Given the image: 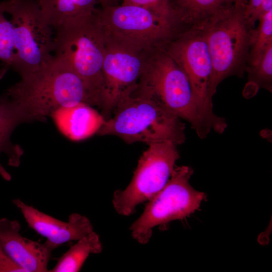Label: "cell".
Masks as SVG:
<instances>
[{"label":"cell","mask_w":272,"mask_h":272,"mask_svg":"<svg viewBox=\"0 0 272 272\" xmlns=\"http://www.w3.org/2000/svg\"><path fill=\"white\" fill-rule=\"evenodd\" d=\"M6 96L22 121L43 120L58 109L84 103L93 105L81 78L53 55L35 71L9 88Z\"/></svg>","instance_id":"obj_1"},{"label":"cell","mask_w":272,"mask_h":272,"mask_svg":"<svg viewBox=\"0 0 272 272\" xmlns=\"http://www.w3.org/2000/svg\"><path fill=\"white\" fill-rule=\"evenodd\" d=\"M111 116L97 131L100 135L117 136L127 144L185 141V125L147 91L139 87L123 97Z\"/></svg>","instance_id":"obj_2"},{"label":"cell","mask_w":272,"mask_h":272,"mask_svg":"<svg viewBox=\"0 0 272 272\" xmlns=\"http://www.w3.org/2000/svg\"><path fill=\"white\" fill-rule=\"evenodd\" d=\"M95 13L72 20L55 29L53 55L81 78L93 105L100 108L104 90L102 67L106 42Z\"/></svg>","instance_id":"obj_3"},{"label":"cell","mask_w":272,"mask_h":272,"mask_svg":"<svg viewBox=\"0 0 272 272\" xmlns=\"http://www.w3.org/2000/svg\"><path fill=\"white\" fill-rule=\"evenodd\" d=\"M95 18L106 42L148 53L174 38L180 24L147 9L122 3L97 9Z\"/></svg>","instance_id":"obj_4"},{"label":"cell","mask_w":272,"mask_h":272,"mask_svg":"<svg viewBox=\"0 0 272 272\" xmlns=\"http://www.w3.org/2000/svg\"><path fill=\"white\" fill-rule=\"evenodd\" d=\"M138 86L158 100L168 110L188 121L200 139L214 125L200 112L188 78L164 47L148 57Z\"/></svg>","instance_id":"obj_5"},{"label":"cell","mask_w":272,"mask_h":272,"mask_svg":"<svg viewBox=\"0 0 272 272\" xmlns=\"http://www.w3.org/2000/svg\"><path fill=\"white\" fill-rule=\"evenodd\" d=\"M212 61L209 93L212 99L225 78L242 77L247 66L251 30L243 9L231 5L201 23Z\"/></svg>","instance_id":"obj_6"},{"label":"cell","mask_w":272,"mask_h":272,"mask_svg":"<svg viewBox=\"0 0 272 272\" xmlns=\"http://www.w3.org/2000/svg\"><path fill=\"white\" fill-rule=\"evenodd\" d=\"M0 12L11 16L14 56L11 65L21 77L37 69L53 56V28L43 16L37 0H6Z\"/></svg>","instance_id":"obj_7"},{"label":"cell","mask_w":272,"mask_h":272,"mask_svg":"<svg viewBox=\"0 0 272 272\" xmlns=\"http://www.w3.org/2000/svg\"><path fill=\"white\" fill-rule=\"evenodd\" d=\"M192 173L188 166H175L165 186L149 200L142 214L130 226L134 239L145 244L154 227L184 219L198 209L205 195L190 185Z\"/></svg>","instance_id":"obj_8"},{"label":"cell","mask_w":272,"mask_h":272,"mask_svg":"<svg viewBox=\"0 0 272 272\" xmlns=\"http://www.w3.org/2000/svg\"><path fill=\"white\" fill-rule=\"evenodd\" d=\"M164 48L187 75L201 114L214 125L215 132L222 133L227 124L213 110L209 93L212 65L202 24L178 33Z\"/></svg>","instance_id":"obj_9"},{"label":"cell","mask_w":272,"mask_h":272,"mask_svg":"<svg viewBox=\"0 0 272 272\" xmlns=\"http://www.w3.org/2000/svg\"><path fill=\"white\" fill-rule=\"evenodd\" d=\"M140 158L132 178L124 190H117L112 203L116 212L128 216L136 207L157 194L169 180L180 158L177 145L171 142L150 144Z\"/></svg>","instance_id":"obj_10"},{"label":"cell","mask_w":272,"mask_h":272,"mask_svg":"<svg viewBox=\"0 0 272 272\" xmlns=\"http://www.w3.org/2000/svg\"><path fill=\"white\" fill-rule=\"evenodd\" d=\"M102 67L104 94L101 115L108 120L118 103L137 87L152 53L135 51L106 42Z\"/></svg>","instance_id":"obj_11"},{"label":"cell","mask_w":272,"mask_h":272,"mask_svg":"<svg viewBox=\"0 0 272 272\" xmlns=\"http://www.w3.org/2000/svg\"><path fill=\"white\" fill-rule=\"evenodd\" d=\"M20 210L28 226L45 241L53 250L65 243L77 241L93 231L91 221L85 216L78 213L70 215L67 222L59 220L19 198L13 200Z\"/></svg>","instance_id":"obj_12"},{"label":"cell","mask_w":272,"mask_h":272,"mask_svg":"<svg viewBox=\"0 0 272 272\" xmlns=\"http://www.w3.org/2000/svg\"><path fill=\"white\" fill-rule=\"evenodd\" d=\"M17 220L0 219V245L5 253L24 272L48 271L53 248L45 241L40 243L22 236Z\"/></svg>","instance_id":"obj_13"},{"label":"cell","mask_w":272,"mask_h":272,"mask_svg":"<svg viewBox=\"0 0 272 272\" xmlns=\"http://www.w3.org/2000/svg\"><path fill=\"white\" fill-rule=\"evenodd\" d=\"M51 116L59 130L74 141L85 139L97 132L105 121L101 114L84 103L58 109Z\"/></svg>","instance_id":"obj_14"},{"label":"cell","mask_w":272,"mask_h":272,"mask_svg":"<svg viewBox=\"0 0 272 272\" xmlns=\"http://www.w3.org/2000/svg\"><path fill=\"white\" fill-rule=\"evenodd\" d=\"M45 19L55 29L77 18L93 14L97 0H37Z\"/></svg>","instance_id":"obj_15"},{"label":"cell","mask_w":272,"mask_h":272,"mask_svg":"<svg viewBox=\"0 0 272 272\" xmlns=\"http://www.w3.org/2000/svg\"><path fill=\"white\" fill-rule=\"evenodd\" d=\"M57 260L50 272H78L91 254H99L102 251L99 236L93 231L76 241Z\"/></svg>","instance_id":"obj_16"},{"label":"cell","mask_w":272,"mask_h":272,"mask_svg":"<svg viewBox=\"0 0 272 272\" xmlns=\"http://www.w3.org/2000/svg\"><path fill=\"white\" fill-rule=\"evenodd\" d=\"M22 122L21 117L14 105L6 96L0 97V154L7 153L9 157V164L18 166L10 148V138L16 126ZM0 173L7 180L11 176L0 163Z\"/></svg>","instance_id":"obj_17"},{"label":"cell","mask_w":272,"mask_h":272,"mask_svg":"<svg viewBox=\"0 0 272 272\" xmlns=\"http://www.w3.org/2000/svg\"><path fill=\"white\" fill-rule=\"evenodd\" d=\"M258 21V26L251 30L247 66L256 63L272 43V10L262 15Z\"/></svg>","instance_id":"obj_18"},{"label":"cell","mask_w":272,"mask_h":272,"mask_svg":"<svg viewBox=\"0 0 272 272\" xmlns=\"http://www.w3.org/2000/svg\"><path fill=\"white\" fill-rule=\"evenodd\" d=\"M245 71L248 74V83L246 90L250 88L249 97H252L259 88H264L270 92L272 91V43L266 48L259 60L255 64L247 66Z\"/></svg>","instance_id":"obj_19"},{"label":"cell","mask_w":272,"mask_h":272,"mask_svg":"<svg viewBox=\"0 0 272 272\" xmlns=\"http://www.w3.org/2000/svg\"><path fill=\"white\" fill-rule=\"evenodd\" d=\"M4 14L0 12V61L11 67L14 56L13 28Z\"/></svg>","instance_id":"obj_20"},{"label":"cell","mask_w":272,"mask_h":272,"mask_svg":"<svg viewBox=\"0 0 272 272\" xmlns=\"http://www.w3.org/2000/svg\"><path fill=\"white\" fill-rule=\"evenodd\" d=\"M121 3L143 7L180 23L174 0H120Z\"/></svg>","instance_id":"obj_21"},{"label":"cell","mask_w":272,"mask_h":272,"mask_svg":"<svg viewBox=\"0 0 272 272\" xmlns=\"http://www.w3.org/2000/svg\"><path fill=\"white\" fill-rule=\"evenodd\" d=\"M272 10V0H246L243 9L245 21L250 29L263 14Z\"/></svg>","instance_id":"obj_22"},{"label":"cell","mask_w":272,"mask_h":272,"mask_svg":"<svg viewBox=\"0 0 272 272\" xmlns=\"http://www.w3.org/2000/svg\"><path fill=\"white\" fill-rule=\"evenodd\" d=\"M0 272H24L5 253L0 245Z\"/></svg>","instance_id":"obj_23"},{"label":"cell","mask_w":272,"mask_h":272,"mask_svg":"<svg viewBox=\"0 0 272 272\" xmlns=\"http://www.w3.org/2000/svg\"><path fill=\"white\" fill-rule=\"evenodd\" d=\"M101 8L112 7L119 5L120 0H97Z\"/></svg>","instance_id":"obj_24"},{"label":"cell","mask_w":272,"mask_h":272,"mask_svg":"<svg viewBox=\"0 0 272 272\" xmlns=\"http://www.w3.org/2000/svg\"><path fill=\"white\" fill-rule=\"evenodd\" d=\"M229 2L237 7L241 8L242 9L245 6L246 0H228Z\"/></svg>","instance_id":"obj_25"},{"label":"cell","mask_w":272,"mask_h":272,"mask_svg":"<svg viewBox=\"0 0 272 272\" xmlns=\"http://www.w3.org/2000/svg\"><path fill=\"white\" fill-rule=\"evenodd\" d=\"M3 74V73H2ZM2 73H0V75H2Z\"/></svg>","instance_id":"obj_26"}]
</instances>
